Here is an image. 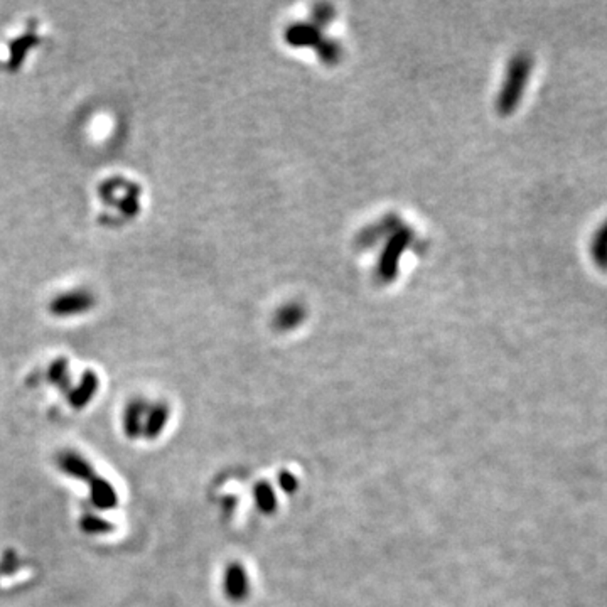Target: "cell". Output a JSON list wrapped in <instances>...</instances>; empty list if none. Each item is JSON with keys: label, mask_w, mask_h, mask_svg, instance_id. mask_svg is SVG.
I'll use <instances>...</instances> for the list:
<instances>
[{"label": "cell", "mask_w": 607, "mask_h": 607, "mask_svg": "<svg viewBox=\"0 0 607 607\" xmlns=\"http://www.w3.org/2000/svg\"><path fill=\"white\" fill-rule=\"evenodd\" d=\"M48 378L53 385L60 386L61 390H66L70 386V363L65 358L53 361L51 366H49Z\"/></svg>", "instance_id": "cell-9"}, {"label": "cell", "mask_w": 607, "mask_h": 607, "mask_svg": "<svg viewBox=\"0 0 607 607\" xmlns=\"http://www.w3.org/2000/svg\"><path fill=\"white\" fill-rule=\"evenodd\" d=\"M138 195H141V189L138 186H128L127 195L120 199V211L128 218H132L138 213L141 204H138Z\"/></svg>", "instance_id": "cell-10"}, {"label": "cell", "mask_w": 607, "mask_h": 607, "mask_svg": "<svg viewBox=\"0 0 607 607\" xmlns=\"http://www.w3.org/2000/svg\"><path fill=\"white\" fill-rule=\"evenodd\" d=\"M121 186H125L124 179H120V177L108 179L106 182H103V186L100 189V195L106 202H114L115 201V192L119 191Z\"/></svg>", "instance_id": "cell-12"}, {"label": "cell", "mask_w": 607, "mask_h": 607, "mask_svg": "<svg viewBox=\"0 0 607 607\" xmlns=\"http://www.w3.org/2000/svg\"><path fill=\"white\" fill-rule=\"evenodd\" d=\"M88 491L89 501L98 511H110L119 506V493H116L114 484L102 476L97 474L89 481Z\"/></svg>", "instance_id": "cell-4"}, {"label": "cell", "mask_w": 607, "mask_h": 607, "mask_svg": "<svg viewBox=\"0 0 607 607\" xmlns=\"http://www.w3.org/2000/svg\"><path fill=\"white\" fill-rule=\"evenodd\" d=\"M591 255L594 262L597 263V267L607 270V222L592 236Z\"/></svg>", "instance_id": "cell-8"}, {"label": "cell", "mask_w": 607, "mask_h": 607, "mask_svg": "<svg viewBox=\"0 0 607 607\" xmlns=\"http://www.w3.org/2000/svg\"><path fill=\"white\" fill-rule=\"evenodd\" d=\"M80 525H81V530L89 535H100L110 530V523L105 520H102L98 515H84L83 518H81Z\"/></svg>", "instance_id": "cell-11"}, {"label": "cell", "mask_w": 607, "mask_h": 607, "mask_svg": "<svg viewBox=\"0 0 607 607\" xmlns=\"http://www.w3.org/2000/svg\"><path fill=\"white\" fill-rule=\"evenodd\" d=\"M169 424V407L165 403L155 402L148 403L146 422H143V435L142 439L155 440L159 439Z\"/></svg>", "instance_id": "cell-5"}, {"label": "cell", "mask_w": 607, "mask_h": 607, "mask_svg": "<svg viewBox=\"0 0 607 607\" xmlns=\"http://www.w3.org/2000/svg\"><path fill=\"white\" fill-rule=\"evenodd\" d=\"M98 385H100V380H98L97 373L92 370L84 371V375L81 376L80 385L67 393V400H70L71 407H73L75 410H83V408L92 402L94 395H97Z\"/></svg>", "instance_id": "cell-6"}, {"label": "cell", "mask_w": 607, "mask_h": 607, "mask_svg": "<svg viewBox=\"0 0 607 607\" xmlns=\"http://www.w3.org/2000/svg\"><path fill=\"white\" fill-rule=\"evenodd\" d=\"M38 44L39 39L38 35L34 34H24L21 35V38L13 39L11 46H9V67H11L12 71L19 70L22 61L26 60V54L33 48L38 46Z\"/></svg>", "instance_id": "cell-7"}, {"label": "cell", "mask_w": 607, "mask_h": 607, "mask_svg": "<svg viewBox=\"0 0 607 607\" xmlns=\"http://www.w3.org/2000/svg\"><path fill=\"white\" fill-rule=\"evenodd\" d=\"M148 403L151 402L143 398H133L125 407L124 415H121V430H124V435L128 440L142 439Z\"/></svg>", "instance_id": "cell-2"}, {"label": "cell", "mask_w": 607, "mask_h": 607, "mask_svg": "<svg viewBox=\"0 0 607 607\" xmlns=\"http://www.w3.org/2000/svg\"><path fill=\"white\" fill-rule=\"evenodd\" d=\"M94 299L92 294L84 290H76V292H67L53 300L49 304V310L54 316L66 317V316H76V314H83L93 307Z\"/></svg>", "instance_id": "cell-1"}, {"label": "cell", "mask_w": 607, "mask_h": 607, "mask_svg": "<svg viewBox=\"0 0 607 607\" xmlns=\"http://www.w3.org/2000/svg\"><path fill=\"white\" fill-rule=\"evenodd\" d=\"M58 467H60L62 474L70 476V478L73 479L83 481V483L87 484L97 476V471H94L92 462L75 451L61 452L60 456H58Z\"/></svg>", "instance_id": "cell-3"}]
</instances>
